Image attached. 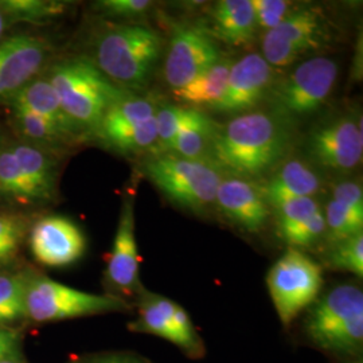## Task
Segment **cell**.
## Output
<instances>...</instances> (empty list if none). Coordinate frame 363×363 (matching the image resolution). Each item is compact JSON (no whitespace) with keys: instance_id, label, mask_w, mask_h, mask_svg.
I'll list each match as a JSON object with an SVG mask.
<instances>
[{"instance_id":"obj_1","label":"cell","mask_w":363,"mask_h":363,"mask_svg":"<svg viewBox=\"0 0 363 363\" xmlns=\"http://www.w3.org/2000/svg\"><path fill=\"white\" fill-rule=\"evenodd\" d=\"M289 144L291 132L283 117L249 112L218 127L208 162L232 177H257L283 159Z\"/></svg>"},{"instance_id":"obj_2","label":"cell","mask_w":363,"mask_h":363,"mask_svg":"<svg viewBox=\"0 0 363 363\" xmlns=\"http://www.w3.org/2000/svg\"><path fill=\"white\" fill-rule=\"evenodd\" d=\"M162 50V37L154 28L123 25L101 34L94 65L116 86L139 91L148 84Z\"/></svg>"},{"instance_id":"obj_3","label":"cell","mask_w":363,"mask_h":363,"mask_svg":"<svg viewBox=\"0 0 363 363\" xmlns=\"http://www.w3.org/2000/svg\"><path fill=\"white\" fill-rule=\"evenodd\" d=\"M48 79L66 115L79 130L96 132L108 109L128 94L86 58L67 60L54 66Z\"/></svg>"},{"instance_id":"obj_4","label":"cell","mask_w":363,"mask_h":363,"mask_svg":"<svg viewBox=\"0 0 363 363\" xmlns=\"http://www.w3.org/2000/svg\"><path fill=\"white\" fill-rule=\"evenodd\" d=\"M145 175L172 203L199 210L216 202L223 178L208 160H193L171 154H157L145 166Z\"/></svg>"},{"instance_id":"obj_5","label":"cell","mask_w":363,"mask_h":363,"mask_svg":"<svg viewBox=\"0 0 363 363\" xmlns=\"http://www.w3.org/2000/svg\"><path fill=\"white\" fill-rule=\"evenodd\" d=\"M130 304L113 295H96L38 276L27 280L25 316L38 323L127 311Z\"/></svg>"},{"instance_id":"obj_6","label":"cell","mask_w":363,"mask_h":363,"mask_svg":"<svg viewBox=\"0 0 363 363\" xmlns=\"http://www.w3.org/2000/svg\"><path fill=\"white\" fill-rule=\"evenodd\" d=\"M267 286L281 323L291 325L319 296L323 271L301 250L288 247L267 274Z\"/></svg>"},{"instance_id":"obj_7","label":"cell","mask_w":363,"mask_h":363,"mask_svg":"<svg viewBox=\"0 0 363 363\" xmlns=\"http://www.w3.org/2000/svg\"><path fill=\"white\" fill-rule=\"evenodd\" d=\"M337 64L315 57L289 73L269 91L279 116L306 117L315 113L331 94L337 82Z\"/></svg>"},{"instance_id":"obj_8","label":"cell","mask_w":363,"mask_h":363,"mask_svg":"<svg viewBox=\"0 0 363 363\" xmlns=\"http://www.w3.org/2000/svg\"><path fill=\"white\" fill-rule=\"evenodd\" d=\"M220 58L217 40L206 28L179 27L169 40L164 77L172 91L179 89L217 64Z\"/></svg>"},{"instance_id":"obj_9","label":"cell","mask_w":363,"mask_h":363,"mask_svg":"<svg viewBox=\"0 0 363 363\" xmlns=\"http://www.w3.org/2000/svg\"><path fill=\"white\" fill-rule=\"evenodd\" d=\"M312 160L330 171L347 172L361 164L363 155L362 121L342 116L319 125L307 142Z\"/></svg>"},{"instance_id":"obj_10","label":"cell","mask_w":363,"mask_h":363,"mask_svg":"<svg viewBox=\"0 0 363 363\" xmlns=\"http://www.w3.org/2000/svg\"><path fill=\"white\" fill-rule=\"evenodd\" d=\"M273 67L256 52L247 54L230 67L226 88L213 109L222 115L244 113L253 109L269 94Z\"/></svg>"},{"instance_id":"obj_11","label":"cell","mask_w":363,"mask_h":363,"mask_svg":"<svg viewBox=\"0 0 363 363\" xmlns=\"http://www.w3.org/2000/svg\"><path fill=\"white\" fill-rule=\"evenodd\" d=\"M30 247L42 265L61 268L84 256L86 238L73 220L52 216L34 225L30 233Z\"/></svg>"},{"instance_id":"obj_12","label":"cell","mask_w":363,"mask_h":363,"mask_svg":"<svg viewBox=\"0 0 363 363\" xmlns=\"http://www.w3.org/2000/svg\"><path fill=\"white\" fill-rule=\"evenodd\" d=\"M105 276L109 286L124 296H139L144 291L140 283V256L135 234L133 198H125L123 203Z\"/></svg>"},{"instance_id":"obj_13","label":"cell","mask_w":363,"mask_h":363,"mask_svg":"<svg viewBox=\"0 0 363 363\" xmlns=\"http://www.w3.org/2000/svg\"><path fill=\"white\" fill-rule=\"evenodd\" d=\"M43 40L16 35L0 43V99H13L43 65L48 54Z\"/></svg>"},{"instance_id":"obj_14","label":"cell","mask_w":363,"mask_h":363,"mask_svg":"<svg viewBox=\"0 0 363 363\" xmlns=\"http://www.w3.org/2000/svg\"><path fill=\"white\" fill-rule=\"evenodd\" d=\"M359 313H363L362 289L352 284L335 286L316 301L306 320V333L322 349L335 330Z\"/></svg>"},{"instance_id":"obj_15","label":"cell","mask_w":363,"mask_h":363,"mask_svg":"<svg viewBox=\"0 0 363 363\" xmlns=\"http://www.w3.org/2000/svg\"><path fill=\"white\" fill-rule=\"evenodd\" d=\"M220 213L249 233L259 232L269 217V206L259 186L244 178L222 179L216 194Z\"/></svg>"},{"instance_id":"obj_16","label":"cell","mask_w":363,"mask_h":363,"mask_svg":"<svg viewBox=\"0 0 363 363\" xmlns=\"http://www.w3.org/2000/svg\"><path fill=\"white\" fill-rule=\"evenodd\" d=\"M259 190L267 205L277 208L292 199L312 198L320 190V178L303 162L289 160Z\"/></svg>"},{"instance_id":"obj_17","label":"cell","mask_w":363,"mask_h":363,"mask_svg":"<svg viewBox=\"0 0 363 363\" xmlns=\"http://www.w3.org/2000/svg\"><path fill=\"white\" fill-rule=\"evenodd\" d=\"M213 38L228 45H247L257 30L252 0H220L211 11Z\"/></svg>"},{"instance_id":"obj_18","label":"cell","mask_w":363,"mask_h":363,"mask_svg":"<svg viewBox=\"0 0 363 363\" xmlns=\"http://www.w3.org/2000/svg\"><path fill=\"white\" fill-rule=\"evenodd\" d=\"M187 108V106H186ZM218 124L202 111L187 108L186 116L177 132L169 152L193 160H208Z\"/></svg>"},{"instance_id":"obj_19","label":"cell","mask_w":363,"mask_h":363,"mask_svg":"<svg viewBox=\"0 0 363 363\" xmlns=\"http://www.w3.org/2000/svg\"><path fill=\"white\" fill-rule=\"evenodd\" d=\"M13 108H23L46 118L66 136L77 133L79 128L67 117L57 91L48 78L28 82L11 99Z\"/></svg>"},{"instance_id":"obj_20","label":"cell","mask_w":363,"mask_h":363,"mask_svg":"<svg viewBox=\"0 0 363 363\" xmlns=\"http://www.w3.org/2000/svg\"><path fill=\"white\" fill-rule=\"evenodd\" d=\"M276 38L283 40L303 57L318 50L325 40V27L320 13L311 7L298 9L269 30Z\"/></svg>"},{"instance_id":"obj_21","label":"cell","mask_w":363,"mask_h":363,"mask_svg":"<svg viewBox=\"0 0 363 363\" xmlns=\"http://www.w3.org/2000/svg\"><path fill=\"white\" fill-rule=\"evenodd\" d=\"M233 62L228 58H220L217 64L208 67L206 72L199 74L187 85L179 89H174V97L187 108L210 106L217 104L225 91L226 82Z\"/></svg>"},{"instance_id":"obj_22","label":"cell","mask_w":363,"mask_h":363,"mask_svg":"<svg viewBox=\"0 0 363 363\" xmlns=\"http://www.w3.org/2000/svg\"><path fill=\"white\" fill-rule=\"evenodd\" d=\"M139 298V315L136 320L130 323V331L163 337L175 346H179V339L171 319L175 301L145 289Z\"/></svg>"},{"instance_id":"obj_23","label":"cell","mask_w":363,"mask_h":363,"mask_svg":"<svg viewBox=\"0 0 363 363\" xmlns=\"http://www.w3.org/2000/svg\"><path fill=\"white\" fill-rule=\"evenodd\" d=\"M10 150L31 187L34 199H50L55 183L52 159L30 144H18Z\"/></svg>"},{"instance_id":"obj_24","label":"cell","mask_w":363,"mask_h":363,"mask_svg":"<svg viewBox=\"0 0 363 363\" xmlns=\"http://www.w3.org/2000/svg\"><path fill=\"white\" fill-rule=\"evenodd\" d=\"M157 109L159 106L154 99L138 97L128 93L108 109L96 133L101 135L143 123L155 117Z\"/></svg>"},{"instance_id":"obj_25","label":"cell","mask_w":363,"mask_h":363,"mask_svg":"<svg viewBox=\"0 0 363 363\" xmlns=\"http://www.w3.org/2000/svg\"><path fill=\"white\" fill-rule=\"evenodd\" d=\"M105 143L121 152H143L157 144L155 117L121 130L99 135Z\"/></svg>"},{"instance_id":"obj_26","label":"cell","mask_w":363,"mask_h":363,"mask_svg":"<svg viewBox=\"0 0 363 363\" xmlns=\"http://www.w3.org/2000/svg\"><path fill=\"white\" fill-rule=\"evenodd\" d=\"M325 238L333 247L352 235L362 233L363 214L331 199L325 208Z\"/></svg>"},{"instance_id":"obj_27","label":"cell","mask_w":363,"mask_h":363,"mask_svg":"<svg viewBox=\"0 0 363 363\" xmlns=\"http://www.w3.org/2000/svg\"><path fill=\"white\" fill-rule=\"evenodd\" d=\"M0 7L13 19L33 23L48 22L61 15L65 9L64 3L42 0H6L0 3Z\"/></svg>"},{"instance_id":"obj_28","label":"cell","mask_w":363,"mask_h":363,"mask_svg":"<svg viewBox=\"0 0 363 363\" xmlns=\"http://www.w3.org/2000/svg\"><path fill=\"white\" fill-rule=\"evenodd\" d=\"M327 265L337 271H347L363 276V233L352 235L331 247Z\"/></svg>"},{"instance_id":"obj_29","label":"cell","mask_w":363,"mask_h":363,"mask_svg":"<svg viewBox=\"0 0 363 363\" xmlns=\"http://www.w3.org/2000/svg\"><path fill=\"white\" fill-rule=\"evenodd\" d=\"M0 193L33 201L34 195L11 150L0 152Z\"/></svg>"},{"instance_id":"obj_30","label":"cell","mask_w":363,"mask_h":363,"mask_svg":"<svg viewBox=\"0 0 363 363\" xmlns=\"http://www.w3.org/2000/svg\"><path fill=\"white\" fill-rule=\"evenodd\" d=\"M13 116L18 128L27 139L39 143H54L66 138L50 121L23 108H13Z\"/></svg>"},{"instance_id":"obj_31","label":"cell","mask_w":363,"mask_h":363,"mask_svg":"<svg viewBox=\"0 0 363 363\" xmlns=\"http://www.w3.org/2000/svg\"><path fill=\"white\" fill-rule=\"evenodd\" d=\"M319 203L313 198H298L281 203L274 208L277 220L279 235L296 228L301 222L308 220L316 211H319Z\"/></svg>"},{"instance_id":"obj_32","label":"cell","mask_w":363,"mask_h":363,"mask_svg":"<svg viewBox=\"0 0 363 363\" xmlns=\"http://www.w3.org/2000/svg\"><path fill=\"white\" fill-rule=\"evenodd\" d=\"M325 235V213L316 211L308 220L301 222L296 228L281 234V240L286 245L301 250L303 247H312Z\"/></svg>"},{"instance_id":"obj_33","label":"cell","mask_w":363,"mask_h":363,"mask_svg":"<svg viewBox=\"0 0 363 363\" xmlns=\"http://www.w3.org/2000/svg\"><path fill=\"white\" fill-rule=\"evenodd\" d=\"M187 108L164 105L159 106L155 115L156 132H157V145L160 148L159 154L169 151L171 143L181 127L182 121L186 116Z\"/></svg>"},{"instance_id":"obj_34","label":"cell","mask_w":363,"mask_h":363,"mask_svg":"<svg viewBox=\"0 0 363 363\" xmlns=\"http://www.w3.org/2000/svg\"><path fill=\"white\" fill-rule=\"evenodd\" d=\"M25 220L16 216L0 214V262L15 257L25 235Z\"/></svg>"},{"instance_id":"obj_35","label":"cell","mask_w":363,"mask_h":363,"mask_svg":"<svg viewBox=\"0 0 363 363\" xmlns=\"http://www.w3.org/2000/svg\"><path fill=\"white\" fill-rule=\"evenodd\" d=\"M256 25L267 31L279 26L289 15L291 1L286 0H252Z\"/></svg>"},{"instance_id":"obj_36","label":"cell","mask_w":363,"mask_h":363,"mask_svg":"<svg viewBox=\"0 0 363 363\" xmlns=\"http://www.w3.org/2000/svg\"><path fill=\"white\" fill-rule=\"evenodd\" d=\"M26 283L21 276L0 274V303L25 316V295Z\"/></svg>"},{"instance_id":"obj_37","label":"cell","mask_w":363,"mask_h":363,"mask_svg":"<svg viewBox=\"0 0 363 363\" xmlns=\"http://www.w3.org/2000/svg\"><path fill=\"white\" fill-rule=\"evenodd\" d=\"M152 7L150 0H101L96 3V9L106 16L135 18L143 15Z\"/></svg>"},{"instance_id":"obj_38","label":"cell","mask_w":363,"mask_h":363,"mask_svg":"<svg viewBox=\"0 0 363 363\" xmlns=\"http://www.w3.org/2000/svg\"><path fill=\"white\" fill-rule=\"evenodd\" d=\"M333 199L363 214L362 187L354 182H340L333 187Z\"/></svg>"},{"instance_id":"obj_39","label":"cell","mask_w":363,"mask_h":363,"mask_svg":"<svg viewBox=\"0 0 363 363\" xmlns=\"http://www.w3.org/2000/svg\"><path fill=\"white\" fill-rule=\"evenodd\" d=\"M19 337L18 334L0 328V362L4 359H10L18 349Z\"/></svg>"},{"instance_id":"obj_40","label":"cell","mask_w":363,"mask_h":363,"mask_svg":"<svg viewBox=\"0 0 363 363\" xmlns=\"http://www.w3.org/2000/svg\"><path fill=\"white\" fill-rule=\"evenodd\" d=\"M74 363H145L142 359L133 358L130 355L124 354H105V355H96L85 359H81Z\"/></svg>"},{"instance_id":"obj_41","label":"cell","mask_w":363,"mask_h":363,"mask_svg":"<svg viewBox=\"0 0 363 363\" xmlns=\"http://www.w3.org/2000/svg\"><path fill=\"white\" fill-rule=\"evenodd\" d=\"M18 318H21V315L18 312L13 311L10 307L0 303V325L11 323L13 320H16Z\"/></svg>"},{"instance_id":"obj_42","label":"cell","mask_w":363,"mask_h":363,"mask_svg":"<svg viewBox=\"0 0 363 363\" xmlns=\"http://www.w3.org/2000/svg\"><path fill=\"white\" fill-rule=\"evenodd\" d=\"M3 30H4V16H3V13L0 11V38L3 35Z\"/></svg>"},{"instance_id":"obj_43","label":"cell","mask_w":363,"mask_h":363,"mask_svg":"<svg viewBox=\"0 0 363 363\" xmlns=\"http://www.w3.org/2000/svg\"><path fill=\"white\" fill-rule=\"evenodd\" d=\"M0 363H16V362H13V359H11V358H10V359H4V361H1V362Z\"/></svg>"},{"instance_id":"obj_44","label":"cell","mask_w":363,"mask_h":363,"mask_svg":"<svg viewBox=\"0 0 363 363\" xmlns=\"http://www.w3.org/2000/svg\"><path fill=\"white\" fill-rule=\"evenodd\" d=\"M355 363H361V362H355Z\"/></svg>"}]
</instances>
